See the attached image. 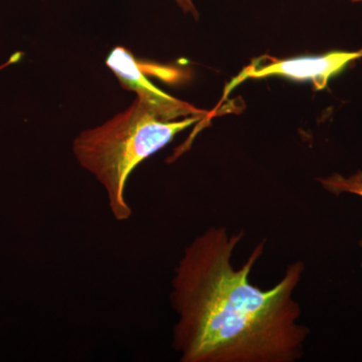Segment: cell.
<instances>
[{"label": "cell", "mask_w": 362, "mask_h": 362, "mask_svg": "<svg viewBox=\"0 0 362 362\" xmlns=\"http://www.w3.org/2000/svg\"><path fill=\"white\" fill-rule=\"evenodd\" d=\"M201 118L163 120L136 97L126 110L102 125L83 131L74 140V156L104 187L116 221H126L132 216L125 189L133 170Z\"/></svg>", "instance_id": "obj_2"}, {"label": "cell", "mask_w": 362, "mask_h": 362, "mask_svg": "<svg viewBox=\"0 0 362 362\" xmlns=\"http://www.w3.org/2000/svg\"><path fill=\"white\" fill-rule=\"evenodd\" d=\"M120 84L125 89L136 93L143 104L159 118L166 121L175 120L180 116H202L204 111L192 105L169 96L158 89L145 75L142 66L138 63L129 49L117 47L112 49L106 61Z\"/></svg>", "instance_id": "obj_4"}, {"label": "cell", "mask_w": 362, "mask_h": 362, "mask_svg": "<svg viewBox=\"0 0 362 362\" xmlns=\"http://www.w3.org/2000/svg\"><path fill=\"white\" fill-rule=\"evenodd\" d=\"M244 230L211 226L183 252L171 283L170 302L178 316L173 346L182 362H295L304 356L308 326L300 322L294 298L303 262L288 265L268 290L251 282L266 240L244 265H233Z\"/></svg>", "instance_id": "obj_1"}, {"label": "cell", "mask_w": 362, "mask_h": 362, "mask_svg": "<svg viewBox=\"0 0 362 362\" xmlns=\"http://www.w3.org/2000/svg\"><path fill=\"white\" fill-rule=\"evenodd\" d=\"M362 49L357 52H331L319 57H306L290 59H278L264 56L252 61L233 78L225 90V97L233 88L247 78H261L270 76H282L294 80H310L316 90H322L333 76L341 71L351 62L361 59Z\"/></svg>", "instance_id": "obj_3"}, {"label": "cell", "mask_w": 362, "mask_h": 362, "mask_svg": "<svg viewBox=\"0 0 362 362\" xmlns=\"http://www.w3.org/2000/svg\"><path fill=\"white\" fill-rule=\"evenodd\" d=\"M319 182L326 190L332 194L338 195L343 192H349V194L359 195L362 197V171H358L349 177H344V176L335 173L329 177L321 178L319 180Z\"/></svg>", "instance_id": "obj_5"}, {"label": "cell", "mask_w": 362, "mask_h": 362, "mask_svg": "<svg viewBox=\"0 0 362 362\" xmlns=\"http://www.w3.org/2000/svg\"><path fill=\"white\" fill-rule=\"evenodd\" d=\"M181 4H182L183 7H187V4H189V6H192L190 0H181Z\"/></svg>", "instance_id": "obj_6"}, {"label": "cell", "mask_w": 362, "mask_h": 362, "mask_svg": "<svg viewBox=\"0 0 362 362\" xmlns=\"http://www.w3.org/2000/svg\"><path fill=\"white\" fill-rule=\"evenodd\" d=\"M350 1H352V2H361V1H362V0H350Z\"/></svg>", "instance_id": "obj_7"}]
</instances>
